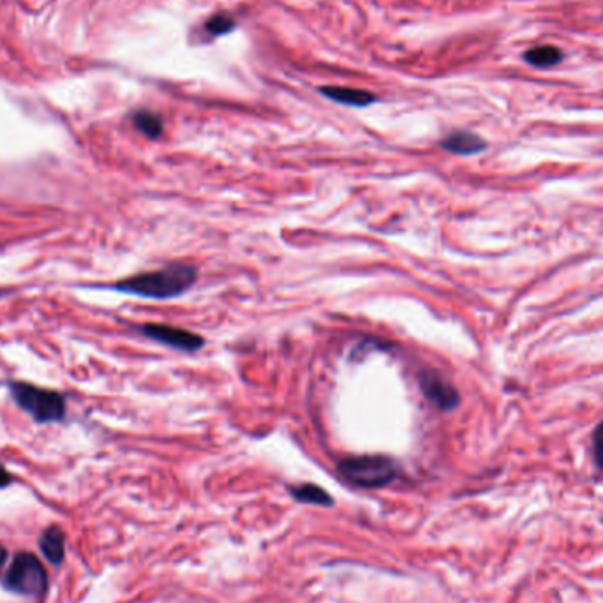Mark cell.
Returning a JSON list of instances; mask_svg holds the SVG:
<instances>
[{
    "label": "cell",
    "mask_w": 603,
    "mask_h": 603,
    "mask_svg": "<svg viewBox=\"0 0 603 603\" xmlns=\"http://www.w3.org/2000/svg\"><path fill=\"white\" fill-rule=\"evenodd\" d=\"M418 387L425 399L438 410L454 411L461 404L459 392L438 371H422L418 374Z\"/></svg>",
    "instance_id": "obj_6"
},
{
    "label": "cell",
    "mask_w": 603,
    "mask_h": 603,
    "mask_svg": "<svg viewBox=\"0 0 603 603\" xmlns=\"http://www.w3.org/2000/svg\"><path fill=\"white\" fill-rule=\"evenodd\" d=\"M39 549L52 565H60L66 558V533L59 526H50L39 538Z\"/></svg>",
    "instance_id": "obj_8"
},
{
    "label": "cell",
    "mask_w": 603,
    "mask_h": 603,
    "mask_svg": "<svg viewBox=\"0 0 603 603\" xmlns=\"http://www.w3.org/2000/svg\"><path fill=\"white\" fill-rule=\"evenodd\" d=\"M441 149L447 150L455 156H475L485 149V142L477 134L457 131V133L448 134L447 138L441 142Z\"/></svg>",
    "instance_id": "obj_7"
},
{
    "label": "cell",
    "mask_w": 603,
    "mask_h": 603,
    "mask_svg": "<svg viewBox=\"0 0 603 603\" xmlns=\"http://www.w3.org/2000/svg\"><path fill=\"white\" fill-rule=\"evenodd\" d=\"M233 29H235V22L231 20L230 16L217 15L207 22V30L212 32L214 36H221V34H226V32Z\"/></svg>",
    "instance_id": "obj_13"
},
{
    "label": "cell",
    "mask_w": 603,
    "mask_h": 603,
    "mask_svg": "<svg viewBox=\"0 0 603 603\" xmlns=\"http://www.w3.org/2000/svg\"><path fill=\"white\" fill-rule=\"evenodd\" d=\"M593 455H595L598 468L603 471V422L596 427L595 434H593Z\"/></svg>",
    "instance_id": "obj_14"
},
{
    "label": "cell",
    "mask_w": 603,
    "mask_h": 603,
    "mask_svg": "<svg viewBox=\"0 0 603 603\" xmlns=\"http://www.w3.org/2000/svg\"><path fill=\"white\" fill-rule=\"evenodd\" d=\"M140 334L149 337L156 343L168 346L172 350L194 353L205 346V339L201 335L194 334L186 328L164 325V323H147L140 327Z\"/></svg>",
    "instance_id": "obj_5"
},
{
    "label": "cell",
    "mask_w": 603,
    "mask_h": 603,
    "mask_svg": "<svg viewBox=\"0 0 603 603\" xmlns=\"http://www.w3.org/2000/svg\"><path fill=\"white\" fill-rule=\"evenodd\" d=\"M337 471L348 484L360 489H381L395 482L401 466L387 455H357L337 464Z\"/></svg>",
    "instance_id": "obj_3"
},
{
    "label": "cell",
    "mask_w": 603,
    "mask_h": 603,
    "mask_svg": "<svg viewBox=\"0 0 603 603\" xmlns=\"http://www.w3.org/2000/svg\"><path fill=\"white\" fill-rule=\"evenodd\" d=\"M321 94L328 97L330 101L339 103V105L358 106V108L373 105L374 101H376V97L371 92L350 89V87H323Z\"/></svg>",
    "instance_id": "obj_9"
},
{
    "label": "cell",
    "mask_w": 603,
    "mask_h": 603,
    "mask_svg": "<svg viewBox=\"0 0 603 603\" xmlns=\"http://www.w3.org/2000/svg\"><path fill=\"white\" fill-rule=\"evenodd\" d=\"M8 388L16 406L36 424H57L66 418V397L57 390L36 387L25 381H11Z\"/></svg>",
    "instance_id": "obj_2"
},
{
    "label": "cell",
    "mask_w": 603,
    "mask_h": 603,
    "mask_svg": "<svg viewBox=\"0 0 603 603\" xmlns=\"http://www.w3.org/2000/svg\"><path fill=\"white\" fill-rule=\"evenodd\" d=\"M4 588L15 595L41 598L48 589V574L38 556L32 552H18L4 577Z\"/></svg>",
    "instance_id": "obj_4"
},
{
    "label": "cell",
    "mask_w": 603,
    "mask_h": 603,
    "mask_svg": "<svg viewBox=\"0 0 603 603\" xmlns=\"http://www.w3.org/2000/svg\"><path fill=\"white\" fill-rule=\"evenodd\" d=\"M288 492L291 498L298 503H306V505H316V507H332L334 498L328 494L323 487L316 484H298L290 485Z\"/></svg>",
    "instance_id": "obj_10"
},
{
    "label": "cell",
    "mask_w": 603,
    "mask_h": 603,
    "mask_svg": "<svg viewBox=\"0 0 603 603\" xmlns=\"http://www.w3.org/2000/svg\"><path fill=\"white\" fill-rule=\"evenodd\" d=\"M11 484H13V477H11L8 469L4 468V464L0 462V489H6Z\"/></svg>",
    "instance_id": "obj_15"
},
{
    "label": "cell",
    "mask_w": 603,
    "mask_h": 603,
    "mask_svg": "<svg viewBox=\"0 0 603 603\" xmlns=\"http://www.w3.org/2000/svg\"><path fill=\"white\" fill-rule=\"evenodd\" d=\"M198 281V270L187 263H170L152 272L127 277L110 288L134 297L170 300L184 295Z\"/></svg>",
    "instance_id": "obj_1"
},
{
    "label": "cell",
    "mask_w": 603,
    "mask_h": 603,
    "mask_svg": "<svg viewBox=\"0 0 603 603\" xmlns=\"http://www.w3.org/2000/svg\"><path fill=\"white\" fill-rule=\"evenodd\" d=\"M524 59L528 60L531 66L547 69V67L558 66L559 62L563 60V53L559 52L556 46H536L526 52Z\"/></svg>",
    "instance_id": "obj_11"
},
{
    "label": "cell",
    "mask_w": 603,
    "mask_h": 603,
    "mask_svg": "<svg viewBox=\"0 0 603 603\" xmlns=\"http://www.w3.org/2000/svg\"><path fill=\"white\" fill-rule=\"evenodd\" d=\"M133 122L134 127L150 140H157L163 134V120L159 119L156 113L145 112V110L134 113Z\"/></svg>",
    "instance_id": "obj_12"
},
{
    "label": "cell",
    "mask_w": 603,
    "mask_h": 603,
    "mask_svg": "<svg viewBox=\"0 0 603 603\" xmlns=\"http://www.w3.org/2000/svg\"><path fill=\"white\" fill-rule=\"evenodd\" d=\"M8 561V551H6V547L0 544V570L4 568V563Z\"/></svg>",
    "instance_id": "obj_16"
}]
</instances>
